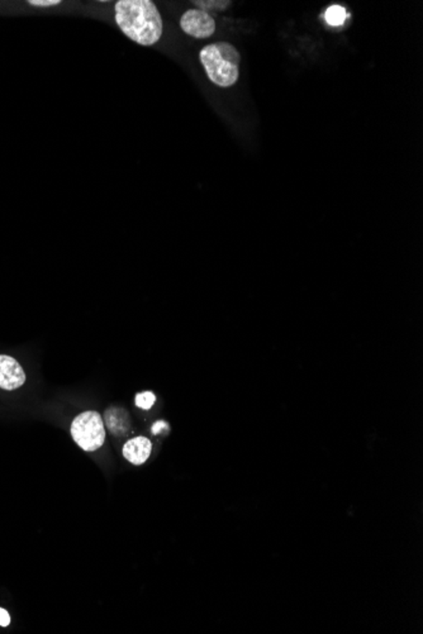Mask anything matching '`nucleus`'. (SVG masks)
Segmentation results:
<instances>
[{
    "instance_id": "12",
    "label": "nucleus",
    "mask_w": 423,
    "mask_h": 634,
    "mask_svg": "<svg viewBox=\"0 0 423 634\" xmlns=\"http://www.w3.org/2000/svg\"><path fill=\"white\" fill-rule=\"evenodd\" d=\"M162 429H169V424H167V422H156L153 427V435H159L160 432H162Z\"/></svg>"
},
{
    "instance_id": "6",
    "label": "nucleus",
    "mask_w": 423,
    "mask_h": 634,
    "mask_svg": "<svg viewBox=\"0 0 423 634\" xmlns=\"http://www.w3.org/2000/svg\"><path fill=\"white\" fill-rule=\"evenodd\" d=\"M153 452V443L146 437H134L125 442L123 446V456L127 461L133 465L145 463Z\"/></svg>"
},
{
    "instance_id": "8",
    "label": "nucleus",
    "mask_w": 423,
    "mask_h": 634,
    "mask_svg": "<svg viewBox=\"0 0 423 634\" xmlns=\"http://www.w3.org/2000/svg\"><path fill=\"white\" fill-rule=\"evenodd\" d=\"M193 4H195L198 9H201V10H204V12L209 13V12H212V10H213V12H222V10H226L232 3H231V1H223V0H213V1H207V0L199 1V0H195Z\"/></svg>"
},
{
    "instance_id": "5",
    "label": "nucleus",
    "mask_w": 423,
    "mask_h": 634,
    "mask_svg": "<svg viewBox=\"0 0 423 634\" xmlns=\"http://www.w3.org/2000/svg\"><path fill=\"white\" fill-rule=\"evenodd\" d=\"M26 382V373L17 359L0 355V389L15 390Z\"/></svg>"
},
{
    "instance_id": "4",
    "label": "nucleus",
    "mask_w": 423,
    "mask_h": 634,
    "mask_svg": "<svg viewBox=\"0 0 423 634\" xmlns=\"http://www.w3.org/2000/svg\"><path fill=\"white\" fill-rule=\"evenodd\" d=\"M180 28L185 35L197 40H206L215 35L217 24L210 13L193 8L181 15Z\"/></svg>"
},
{
    "instance_id": "9",
    "label": "nucleus",
    "mask_w": 423,
    "mask_h": 634,
    "mask_svg": "<svg viewBox=\"0 0 423 634\" xmlns=\"http://www.w3.org/2000/svg\"><path fill=\"white\" fill-rule=\"evenodd\" d=\"M155 403H156V396H155V394L153 392H144V393L137 394L136 398H134L136 407H139V409H144V410L151 409Z\"/></svg>"
},
{
    "instance_id": "1",
    "label": "nucleus",
    "mask_w": 423,
    "mask_h": 634,
    "mask_svg": "<svg viewBox=\"0 0 423 634\" xmlns=\"http://www.w3.org/2000/svg\"><path fill=\"white\" fill-rule=\"evenodd\" d=\"M114 13L119 29L137 45L148 47L162 37V17L151 0H119Z\"/></svg>"
},
{
    "instance_id": "7",
    "label": "nucleus",
    "mask_w": 423,
    "mask_h": 634,
    "mask_svg": "<svg viewBox=\"0 0 423 634\" xmlns=\"http://www.w3.org/2000/svg\"><path fill=\"white\" fill-rule=\"evenodd\" d=\"M347 13L346 9L341 6H331L326 10L325 13V20H326L327 24L331 26V27H339L341 24H344L345 21H346Z\"/></svg>"
},
{
    "instance_id": "10",
    "label": "nucleus",
    "mask_w": 423,
    "mask_h": 634,
    "mask_svg": "<svg viewBox=\"0 0 423 634\" xmlns=\"http://www.w3.org/2000/svg\"><path fill=\"white\" fill-rule=\"evenodd\" d=\"M28 4H31L33 7H55V6L61 4V1L60 0H29Z\"/></svg>"
},
{
    "instance_id": "2",
    "label": "nucleus",
    "mask_w": 423,
    "mask_h": 634,
    "mask_svg": "<svg viewBox=\"0 0 423 634\" xmlns=\"http://www.w3.org/2000/svg\"><path fill=\"white\" fill-rule=\"evenodd\" d=\"M199 60L210 83L218 88H231L238 82L241 55L229 42H215L203 47Z\"/></svg>"
},
{
    "instance_id": "3",
    "label": "nucleus",
    "mask_w": 423,
    "mask_h": 634,
    "mask_svg": "<svg viewBox=\"0 0 423 634\" xmlns=\"http://www.w3.org/2000/svg\"><path fill=\"white\" fill-rule=\"evenodd\" d=\"M70 432L77 446L86 452H94L105 444V423L102 415L94 410L79 414L71 423Z\"/></svg>"
},
{
    "instance_id": "11",
    "label": "nucleus",
    "mask_w": 423,
    "mask_h": 634,
    "mask_svg": "<svg viewBox=\"0 0 423 634\" xmlns=\"http://www.w3.org/2000/svg\"><path fill=\"white\" fill-rule=\"evenodd\" d=\"M10 624V617L6 609L0 608V627H8Z\"/></svg>"
}]
</instances>
